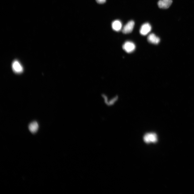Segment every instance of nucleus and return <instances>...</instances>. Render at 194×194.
I'll use <instances>...</instances> for the list:
<instances>
[{"mask_svg":"<svg viewBox=\"0 0 194 194\" xmlns=\"http://www.w3.org/2000/svg\"><path fill=\"white\" fill-rule=\"evenodd\" d=\"M143 139L145 142L147 143H155L158 140L157 134L153 132L146 133L143 137Z\"/></svg>","mask_w":194,"mask_h":194,"instance_id":"obj_1","label":"nucleus"},{"mask_svg":"<svg viewBox=\"0 0 194 194\" xmlns=\"http://www.w3.org/2000/svg\"><path fill=\"white\" fill-rule=\"evenodd\" d=\"M123 49L125 51L128 53H132L135 49V45L132 42L127 41L122 46Z\"/></svg>","mask_w":194,"mask_h":194,"instance_id":"obj_2","label":"nucleus"},{"mask_svg":"<svg viewBox=\"0 0 194 194\" xmlns=\"http://www.w3.org/2000/svg\"><path fill=\"white\" fill-rule=\"evenodd\" d=\"M151 25L148 23H146L143 24L141 26L140 33V34L143 36H145L151 31Z\"/></svg>","mask_w":194,"mask_h":194,"instance_id":"obj_3","label":"nucleus"},{"mask_svg":"<svg viewBox=\"0 0 194 194\" xmlns=\"http://www.w3.org/2000/svg\"><path fill=\"white\" fill-rule=\"evenodd\" d=\"M134 24V22L133 21H129L123 27L122 30V32L126 34L131 32L133 29Z\"/></svg>","mask_w":194,"mask_h":194,"instance_id":"obj_4","label":"nucleus"},{"mask_svg":"<svg viewBox=\"0 0 194 194\" xmlns=\"http://www.w3.org/2000/svg\"><path fill=\"white\" fill-rule=\"evenodd\" d=\"M12 67L13 71L15 73H21L23 71V69L22 66L17 61L15 60L13 62Z\"/></svg>","mask_w":194,"mask_h":194,"instance_id":"obj_5","label":"nucleus"},{"mask_svg":"<svg viewBox=\"0 0 194 194\" xmlns=\"http://www.w3.org/2000/svg\"><path fill=\"white\" fill-rule=\"evenodd\" d=\"M172 0H160L158 3V5L160 8L167 9L171 5Z\"/></svg>","mask_w":194,"mask_h":194,"instance_id":"obj_6","label":"nucleus"},{"mask_svg":"<svg viewBox=\"0 0 194 194\" xmlns=\"http://www.w3.org/2000/svg\"><path fill=\"white\" fill-rule=\"evenodd\" d=\"M148 40L149 43L154 44H158L160 41L159 38L153 33L150 34L148 36Z\"/></svg>","mask_w":194,"mask_h":194,"instance_id":"obj_7","label":"nucleus"},{"mask_svg":"<svg viewBox=\"0 0 194 194\" xmlns=\"http://www.w3.org/2000/svg\"><path fill=\"white\" fill-rule=\"evenodd\" d=\"M112 27L114 31L117 32L119 31L122 28V23L119 20H115L112 23Z\"/></svg>","mask_w":194,"mask_h":194,"instance_id":"obj_8","label":"nucleus"},{"mask_svg":"<svg viewBox=\"0 0 194 194\" xmlns=\"http://www.w3.org/2000/svg\"><path fill=\"white\" fill-rule=\"evenodd\" d=\"M39 125L36 121H33L29 125L28 128L30 131L32 133H36L38 130Z\"/></svg>","mask_w":194,"mask_h":194,"instance_id":"obj_9","label":"nucleus"},{"mask_svg":"<svg viewBox=\"0 0 194 194\" xmlns=\"http://www.w3.org/2000/svg\"><path fill=\"white\" fill-rule=\"evenodd\" d=\"M96 1L98 4H102L105 2L106 0H96Z\"/></svg>","mask_w":194,"mask_h":194,"instance_id":"obj_10","label":"nucleus"}]
</instances>
